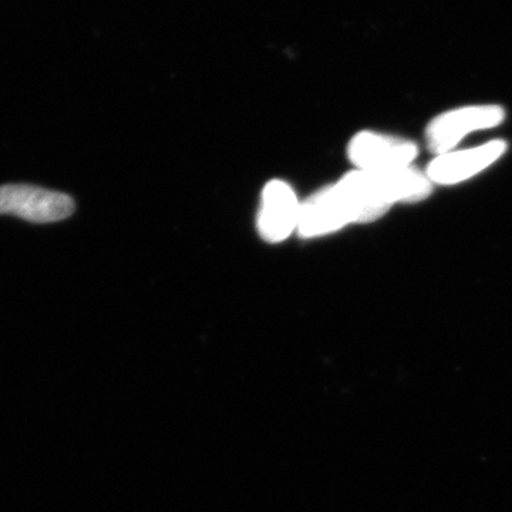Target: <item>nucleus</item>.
I'll return each mask as SVG.
<instances>
[{
  "instance_id": "1",
  "label": "nucleus",
  "mask_w": 512,
  "mask_h": 512,
  "mask_svg": "<svg viewBox=\"0 0 512 512\" xmlns=\"http://www.w3.org/2000/svg\"><path fill=\"white\" fill-rule=\"evenodd\" d=\"M352 222L382 217L396 202H416L429 197L431 181L416 168L390 171H353L336 184Z\"/></svg>"
},
{
  "instance_id": "2",
  "label": "nucleus",
  "mask_w": 512,
  "mask_h": 512,
  "mask_svg": "<svg viewBox=\"0 0 512 512\" xmlns=\"http://www.w3.org/2000/svg\"><path fill=\"white\" fill-rule=\"evenodd\" d=\"M74 201L63 192L25 184L0 187V215H13L35 224H50L72 217Z\"/></svg>"
},
{
  "instance_id": "3",
  "label": "nucleus",
  "mask_w": 512,
  "mask_h": 512,
  "mask_svg": "<svg viewBox=\"0 0 512 512\" xmlns=\"http://www.w3.org/2000/svg\"><path fill=\"white\" fill-rule=\"evenodd\" d=\"M504 116L503 107L494 104L447 111L427 127V147L436 156L450 153L468 134L498 126L503 123Z\"/></svg>"
},
{
  "instance_id": "4",
  "label": "nucleus",
  "mask_w": 512,
  "mask_h": 512,
  "mask_svg": "<svg viewBox=\"0 0 512 512\" xmlns=\"http://www.w3.org/2000/svg\"><path fill=\"white\" fill-rule=\"evenodd\" d=\"M417 156L416 144L400 138L363 131L353 137L349 158L362 171H390L410 167Z\"/></svg>"
},
{
  "instance_id": "5",
  "label": "nucleus",
  "mask_w": 512,
  "mask_h": 512,
  "mask_svg": "<svg viewBox=\"0 0 512 512\" xmlns=\"http://www.w3.org/2000/svg\"><path fill=\"white\" fill-rule=\"evenodd\" d=\"M507 150L504 141H491L484 146L464 151H450L437 156L427 167L431 183L457 184L474 177L494 164Z\"/></svg>"
},
{
  "instance_id": "6",
  "label": "nucleus",
  "mask_w": 512,
  "mask_h": 512,
  "mask_svg": "<svg viewBox=\"0 0 512 512\" xmlns=\"http://www.w3.org/2000/svg\"><path fill=\"white\" fill-rule=\"evenodd\" d=\"M299 204L295 192L284 181H271L262 194L258 229L265 241H284L298 227Z\"/></svg>"
},
{
  "instance_id": "7",
  "label": "nucleus",
  "mask_w": 512,
  "mask_h": 512,
  "mask_svg": "<svg viewBox=\"0 0 512 512\" xmlns=\"http://www.w3.org/2000/svg\"><path fill=\"white\" fill-rule=\"evenodd\" d=\"M350 222L348 207L335 185L316 192L301 204L296 228L302 237L312 238L329 234Z\"/></svg>"
}]
</instances>
